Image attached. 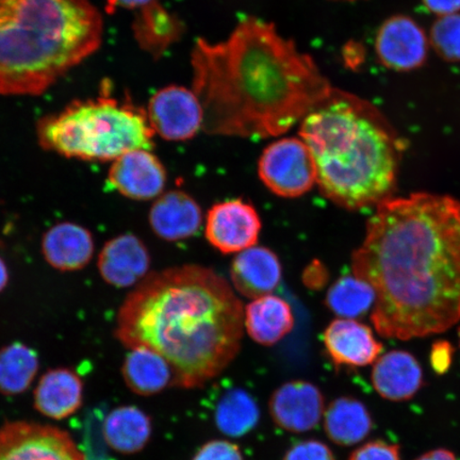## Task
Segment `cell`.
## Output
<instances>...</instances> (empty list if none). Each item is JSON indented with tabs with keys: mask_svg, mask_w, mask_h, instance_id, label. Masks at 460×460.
<instances>
[{
	"mask_svg": "<svg viewBox=\"0 0 460 460\" xmlns=\"http://www.w3.org/2000/svg\"><path fill=\"white\" fill-rule=\"evenodd\" d=\"M352 270L376 291L379 335L410 341L451 329L460 320V201L425 192L385 199Z\"/></svg>",
	"mask_w": 460,
	"mask_h": 460,
	"instance_id": "1",
	"label": "cell"
},
{
	"mask_svg": "<svg viewBox=\"0 0 460 460\" xmlns=\"http://www.w3.org/2000/svg\"><path fill=\"white\" fill-rule=\"evenodd\" d=\"M191 66L209 135H284L335 89L312 57L257 17L240 21L222 42L198 40Z\"/></svg>",
	"mask_w": 460,
	"mask_h": 460,
	"instance_id": "2",
	"label": "cell"
},
{
	"mask_svg": "<svg viewBox=\"0 0 460 460\" xmlns=\"http://www.w3.org/2000/svg\"><path fill=\"white\" fill-rule=\"evenodd\" d=\"M244 309L220 275L200 266L148 274L119 308L115 337L126 348L163 356L174 385L193 389L218 376L238 355Z\"/></svg>",
	"mask_w": 460,
	"mask_h": 460,
	"instance_id": "3",
	"label": "cell"
},
{
	"mask_svg": "<svg viewBox=\"0 0 460 460\" xmlns=\"http://www.w3.org/2000/svg\"><path fill=\"white\" fill-rule=\"evenodd\" d=\"M300 137L320 191L333 204L358 210L390 199L402 144L371 102L335 88L302 119Z\"/></svg>",
	"mask_w": 460,
	"mask_h": 460,
	"instance_id": "4",
	"label": "cell"
},
{
	"mask_svg": "<svg viewBox=\"0 0 460 460\" xmlns=\"http://www.w3.org/2000/svg\"><path fill=\"white\" fill-rule=\"evenodd\" d=\"M89 0H0V94L40 95L101 48Z\"/></svg>",
	"mask_w": 460,
	"mask_h": 460,
	"instance_id": "5",
	"label": "cell"
},
{
	"mask_svg": "<svg viewBox=\"0 0 460 460\" xmlns=\"http://www.w3.org/2000/svg\"><path fill=\"white\" fill-rule=\"evenodd\" d=\"M40 146L66 158L114 161L137 149L152 151L155 131L147 112L108 94L76 101L40 120Z\"/></svg>",
	"mask_w": 460,
	"mask_h": 460,
	"instance_id": "6",
	"label": "cell"
},
{
	"mask_svg": "<svg viewBox=\"0 0 460 460\" xmlns=\"http://www.w3.org/2000/svg\"><path fill=\"white\" fill-rule=\"evenodd\" d=\"M258 175L270 191L284 199L300 198L316 183L314 161L301 137H283L264 148Z\"/></svg>",
	"mask_w": 460,
	"mask_h": 460,
	"instance_id": "7",
	"label": "cell"
},
{
	"mask_svg": "<svg viewBox=\"0 0 460 460\" xmlns=\"http://www.w3.org/2000/svg\"><path fill=\"white\" fill-rule=\"evenodd\" d=\"M0 460H86L66 430L15 421L0 428Z\"/></svg>",
	"mask_w": 460,
	"mask_h": 460,
	"instance_id": "8",
	"label": "cell"
},
{
	"mask_svg": "<svg viewBox=\"0 0 460 460\" xmlns=\"http://www.w3.org/2000/svg\"><path fill=\"white\" fill-rule=\"evenodd\" d=\"M146 112L155 134L168 141H187L203 129V107L194 91L185 86L159 90L149 101Z\"/></svg>",
	"mask_w": 460,
	"mask_h": 460,
	"instance_id": "9",
	"label": "cell"
},
{
	"mask_svg": "<svg viewBox=\"0 0 460 460\" xmlns=\"http://www.w3.org/2000/svg\"><path fill=\"white\" fill-rule=\"evenodd\" d=\"M261 220L257 210L243 199L222 201L207 215L206 238L223 254H234L258 243Z\"/></svg>",
	"mask_w": 460,
	"mask_h": 460,
	"instance_id": "10",
	"label": "cell"
},
{
	"mask_svg": "<svg viewBox=\"0 0 460 460\" xmlns=\"http://www.w3.org/2000/svg\"><path fill=\"white\" fill-rule=\"evenodd\" d=\"M376 51L384 66L398 72L421 67L429 55V39L411 17L394 15L384 22L376 39Z\"/></svg>",
	"mask_w": 460,
	"mask_h": 460,
	"instance_id": "11",
	"label": "cell"
},
{
	"mask_svg": "<svg viewBox=\"0 0 460 460\" xmlns=\"http://www.w3.org/2000/svg\"><path fill=\"white\" fill-rule=\"evenodd\" d=\"M324 405V396L315 385L296 379L274 391L269 411L280 429L291 433H306L320 423Z\"/></svg>",
	"mask_w": 460,
	"mask_h": 460,
	"instance_id": "12",
	"label": "cell"
},
{
	"mask_svg": "<svg viewBox=\"0 0 460 460\" xmlns=\"http://www.w3.org/2000/svg\"><path fill=\"white\" fill-rule=\"evenodd\" d=\"M166 180L164 165L146 149H137L115 159L108 174V182L114 190L135 200L156 199L163 193Z\"/></svg>",
	"mask_w": 460,
	"mask_h": 460,
	"instance_id": "13",
	"label": "cell"
},
{
	"mask_svg": "<svg viewBox=\"0 0 460 460\" xmlns=\"http://www.w3.org/2000/svg\"><path fill=\"white\" fill-rule=\"evenodd\" d=\"M323 343L336 367H361L373 364L382 353L369 326L353 319H337L326 327Z\"/></svg>",
	"mask_w": 460,
	"mask_h": 460,
	"instance_id": "14",
	"label": "cell"
},
{
	"mask_svg": "<svg viewBox=\"0 0 460 460\" xmlns=\"http://www.w3.org/2000/svg\"><path fill=\"white\" fill-rule=\"evenodd\" d=\"M100 274L109 285L128 288L146 278L151 255L140 238L131 234L109 240L97 261Z\"/></svg>",
	"mask_w": 460,
	"mask_h": 460,
	"instance_id": "15",
	"label": "cell"
},
{
	"mask_svg": "<svg viewBox=\"0 0 460 460\" xmlns=\"http://www.w3.org/2000/svg\"><path fill=\"white\" fill-rule=\"evenodd\" d=\"M283 276L279 256L268 247L252 246L234 259L230 278L240 295L258 298L272 295Z\"/></svg>",
	"mask_w": 460,
	"mask_h": 460,
	"instance_id": "16",
	"label": "cell"
},
{
	"mask_svg": "<svg viewBox=\"0 0 460 460\" xmlns=\"http://www.w3.org/2000/svg\"><path fill=\"white\" fill-rule=\"evenodd\" d=\"M153 232L165 241L186 240L199 232L203 212L198 201L182 191L161 195L149 211Z\"/></svg>",
	"mask_w": 460,
	"mask_h": 460,
	"instance_id": "17",
	"label": "cell"
},
{
	"mask_svg": "<svg viewBox=\"0 0 460 460\" xmlns=\"http://www.w3.org/2000/svg\"><path fill=\"white\" fill-rule=\"evenodd\" d=\"M42 252L50 267L62 272L78 271L93 257V235L78 224L58 223L44 234Z\"/></svg>",
	"mask_w": 460,
	"mask_h": 460,
	"instance_id": "18",
	"label": "cell"
},
{
	"mask_svg": "<svg viewBox=\"0 0 460 460\" xmlns=\"http://www.w3.org/2000/svg\"><path fill=\"white\" fill-rule=\"evenodd\" d=\"M372 384L382 398L404 402L423 386V371L415 356L405 350H391L376 360Z\"/></svg>",
	"mask_w": 460,
	"mask_h": 460,
	"instance_id": "19",
	"label": "cell"
},
{
	"mask_svg": "<svg viewBox=\"0 0 460 460\" xmlns=\"http://www.w3.org/2000/svg\"><path fill=\"white\" fill-rule=\"evenodd\" d=\"M84 385L76 373L66 367L46 372L34 391V407L43 416L63 420L83 404Z\"/></svg>",
	"mask_w": 460,
	"mask_h": 460,
	"instance_id": "20",
	"label": "cell"
},
{
	"mask_svg": "<svg viewBox=\"0 0 460 460\" xmlns=\"http://www.w3.org/2000/svg\"><path fill=\"white\" fill-rule=\"evenodd\" d=\"M244 327L252 341L271 347L289 335L295 327V315L284 298L264 296L247 305Z\"/></svg>",
	"mask_w": 460,
	"mask_h": 460,
	"instance_id": "21",
	"label": "cell"
},
{
	"mask_svg": "<svg viewBox=\"0 0 460 460\" xmlns=\"http://www.w3.org/2000/svg\"><path fill=\"white\" fill-rule=\"evenodd\" d=\"M123 378L136 394L149 396L174 385V373L165 358L146 348H137L126 356Z\"/></svg>",
	"mask_w": 460,
	"mask_h": 460,
	"instance_id": "22",
	"label": "cell"
},
{
	"mask_svg": "<svg viewBox=\"0 0 460 460\" xmlns=\"http://www.w3.org/2000/svg\"><path fill=\"white\" fill-rule=\"evenodd\" d=\"M151 418L136 406L115 408L102 425L103 438L112 450L135 454L143 450L151 439Z\"/></svg>",
	"mask_w": 460,
	"mask_h": 460,
	"instance_id": "23",
	"label": "cell"
},
{
	"mask_svg": "<svg viewBox=\"0 0 460 460\" xmlns=\"http://www.w3.org/2000/svg\"><path fill=\"white\" fill-rule=\"evenodd\" d=\"M372 428V418L364 402L349 396L332 401L325 411V433L338 446L359 444L371 433Z\"/></svg>",
	"mask_w": 460,
	"mask_h": 460,
	"instance_id": "24",
	"label": "cell"
},
{
	"mask_svg": "<svg viewBox=\"0 0 460 460\" xmlns=\"http://www.w3.org/2000/svg\"><path fill=\"white\" fill-rule=\"evenodd\" d=\"M137 43L153 56H160L181 32L180 21L157 0L140 9L134 24Z\"/></svg>",
	"mask_w": 460,
	"mask_h": 460,
	"instance_id": "25",
	"label": "cell"
},
{
	"mask_svg": "<svg viewBox=\"0 0 460 460\" xmlns=\"http://www.w3.org/2000/svg\"><path fill=\"white\" fill-rule=\"evenodd\" d=\"M261 420V410L254 398L245 390H228L218 401L215 422L224 435L239 438L254 429Z\"/></svg>",
	"mask_w": 460,
	"mask_h": 460,
	"instance_id": "26",
	"label": "cell"
},
{
	"mask_svg": "<svg viewBox=\"0 0 460 460\" xmlns=\"http://www.w3.org/2000/svg\"><path fill=\"white\" fill-rule=\"evenodd\" d=\"M39 371L36 350L21 342L0 349V394L17 395L31 387Z\"/></svg>",
	"mask_w": 460,
	"mask_h": 460,
	"instance_id": "27",
	"label": "cell"
},
{
	"mask_svg": "<svg viewBox=\"0 0 460 460\" xmlns=\"http://www.w3.org/2000/svg\"><path fill=\"white\" fill-rule=\"evenodd\" d=\"M376 291L356 276H343L331 287L326 306L342 319H356L369 312L376 303Z\"/></svg>",
	"mask_w": 460,
	"mask_h": 460,
	"instance_id": "28",
	"label": "cell"
},
{
	"mask_svg": "<svg viewBox=\"0 0 460 460\" xmlns=\"http://www.w3.org/2000/svg\"><path fill=\"white\" fill-rule=\"evenodd\" d=\"M429 41L442 59L460 62V14L440 16L431 27Z\"/></svg>",
	"mask_w": 460,
	"mask_h": 460,
	"instance_id": "29",
	"label": "cell"
},
{
	"mask_svg": "<svg viewBox=\"0 0 460 460\" xmlns=\"http://www.w3.org/2000/svg\"><path fill=\"white\" fill-rule=\"evenodd\" d=\"M283 460H336L329 447L314 439L304 440L292 446Z\"/></svg>",
	"mask_w": 460,
	"mask_h": 460,
	"instance_id": "30",
	"label": "cell"
},
{
	"mask_svg": "<svg viewBox=\"0 0 460 460\" xmlns=\"http://www.w3.org/2000/svg\"><path fill=\"white\" fill-rule=\"evenodd\" d=\"M192 460H244V457L233 442L211 440L199 448Z\"/></svg>",
	"mask_w": 460,
	"mask_h": 460,
	"instance_id": "31",
	"label": "cell"
},
{
	"mask_svg": "<svg viewBox=\"0 0 460 460\" xmlns=\"http://www.w3.org/2000/svg\"><path fill=\"white\" fill-rule=\"evenodd\" d=\"M349 460H402L399 446L376 440L367 442L356 450Z\"/></svg>",
	"mask_w": 460,
	"mask_h": 460,
	"instance_id": "32",
	"label": "cell"
},
{
	"mask_svg": "<svg viewBox=\"0 0 460 460\" xmlns=\"http://www.w3.org/2000/svg\"><path fill=\"white\" fill-rule=\"evenodd\" d=\"M453 349L447 342H438L433 345L430 353V364L433 369L439 374L446 373L452 365Z\"/></svg>",
	"mask_w": 460,
	"mask_h": 460,
	"instance_id": "33",
	"label": "cell"
},
{
	"mask_svg": "<svg viewBox=\"0 0 460 460\" xmlns=\"http://www.w3.org/2000/svg\"><path fill=\"white\" fill-rule=\"evenodd\" d=\"M423 3L430 13L440 16L456 14L460 11V0H423Z\"/></svg>",
	"mask_w": 460,
	"mask_h": 460,
	"instance_id": "34",
	"label": "cell"
},
{
	"mask_svg": "<svg viewBox=\"0 0 460 460\" xmlns=\"http://www.w3.org/2000/svg\"><path fill=\"white\" fill-rule=\"evenodd\" d=\"M153 2L154 0H107L106 11L109 14H111L117 8L141 9Z\"/></svg>",
	"mask_w": 460,
	"mask_h": 460,
	"instance_id": "35",
	"label": "cell"
},
{
	"mask_svg": "<svg viewBox=\"0 0 460 460\" xmlns=\"http://www.w3.org/2000/svg\"><path fill=\"white\" fill-rule=\"evenodd\" d=\"M416 460H458L454 453L446 450V448H437V450L423 454Z\"/></svg>",
	"mask_w": 460,
	"mask_h": 460,
	"instance_id": "36",
	"label": "cell"
},
{
	"mask_svg": "<svg viewBox=\"0 0 460 460\" xmlns=\"http://www.w3.org/2000/svg\"><path fill=\"white\" fill-rule=\"evenodd\" d=\"M9 284V270L4 259L0 257V292H3Z\"/></svg>",
	"mask_w": 460,
	"mask_h": 460,
	"instance_id": "37",
	"label": "cell"
},
{
	"mask_svg": "<svg viewBox=\"0 0 460 460\" xmlns=\"http://www.w3.org/2000/svg\"><path fill=\"white\" fill-rule=\"evenodd\" d=\"M341 2H355V0H341Z\"/></svg>",
	"mask_w": 460,
	"mask_h": 460,
	"instance_id": "38",
	"label": "cell"
},
{
	"mask_svg": "<svg viewBox=\"0 0 460 460\" xmlns=\"http://www.w3.org/2000/svg\"><path fill=\"white\" fill-rule=\"evenodd\" d=\"M459 339H460V329H459Z\"/></svg>",
	"mask_w": 460,
	"mask_h": 460,
	"instance_id": "39",
	"label": "cell"
}]
</instances>
